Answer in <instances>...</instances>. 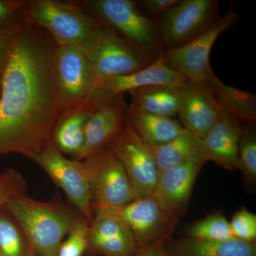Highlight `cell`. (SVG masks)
I'll list each match as a JSON object with an SVG mask.
<instances>
[{"label":"cell","instance_id":"1","mask_svg":"<svg viewBox=\"0 0 256 256\" xmlns=\"http://www.w3.org/2000/svg\"><path fill=\"white\" fill-rule=\"evenodd\" d=\"M57 46L46 30L28 20L16 36L0 95V156L34 160L52 142L67 110L56 73Z\"/></svg>","mask_w":256,"mask_h":256},{"label":"cell","instance_id":"2","mask_svg":"<svg viewBox=\"0 0 256 256\" xmlns=\"http://www.w3.org/2000/svg\"><path fill=\"white\" fill-rule=\"evenodd\" d=\"M42 256H58L62 240L84 218L78 212L60 204L37 201L20 195L3 206Z\"/></svg>","mask_w":256,"mask_h":256},{"label":"cell","instance_id":"3","mask_svg":"<svg viewBox=\"0 0 256 256\" xmlns=\"http://www.w3.org/2000/svg\"><path fill=\"white\" fill-rule=\"evenodd\" d=\"M86 10L101 23L118 32L148 56L156 60L162 54L156 23L146 18L132 0L82 2Z\"/></svg>","mask_w":256,"mask_h":256},{"label":"cell","instance_id":"4","mask_svg":"<svg viewBox=\"0 0 256 256\" xmlns=\"http://www.w3.org/2000/svg\"><path fill=\"white\" fill-rule=\"evenodd\" d=\"M22 12L28 22L46 30L58 46H82L102 24L72 2L24 1Z\"/></svg>","mask_w":256,"mask_h":256},{"label":"cell","instance_id":"5","mask_svg":"<svg viewBox=\"0 0 256 256\" xmlns=\"http://www.w3.org/2000/svg\"><path fill=\"white\" fill-rule=\"evenodd\" d=\"M82 48L98 78L101 80L133 73L156 60L133 46L114 30L101 24Z\"/></svg>","mask_w":256,"mask_h":256},{"label":"cell","instance_id":"6","mask_svg":"<svg viewBox=\"0 0 256 256\" xmlns=\"http://www.w3.org/2000/svg\"><path fill=\"white\" fill-rule=\"evenodd\" d=\"M218 0H178L156 22L163 50L190 43L220 18Z\"/></svg>","mask_w":256,"mask_h":256},{"label":"cell","instance_id":"7","mask_svg":"<svg viewBox=\"0 0 256 256\" xmlns=\"http://www.w3.org/2000/svg\"><path fill=\"white\" fill-rule=\"evenodd\" d=\"M86 172L92 207L117 208L134 200L124 166L108 148L82 161Z\"/></svg>","mask_w":256,"mask_h":256},{"label":"cell","instance_id":"8","mask_svg":"<svg viewBox=\"0 0 256 256\" xmlns=\"http://www.w3.org/2000/svg\"><path fill=\"white\" fill-rule=\"evenodd\" d=\"M238 20V14L230 6L224 16L190 43L174 50H163L162 56L164 63L190 82H205L212 70L210 56L216 41L224 32L234 28Z\"/></svg>","mask_w":256,"mask_h":256},{"label":"cell","instance_id":"9","mask_svg":"<svg viewBox=\"0 0 256 256\" xmlns=\"http://www.w3.org/2000/svg\"><path fill=\"white\" fill-rule=\"evenodd\" d=\"M117 217L131 230L138 247L144 248L172 238L180 220L168 214L152 196L134 198L117 208H96Z\"/></svg>","mask_w":256,"mask_h":256},{"label":"cell","instance_id":"10","mask_svg":"<svg viewBox=\"0 0 256 256\" xmlns=\"http://www.w3.org/2000/svg\"><path fill=\"white\" fill-rule=\"evenodd\" d=\"M106 148L124 166L134 198L150 196L160 176L152 150L128 124Z\"/></svg>","mask_w":256,"mask_h":256},{"label":"cell","instance_id":"11","mask_svg":"<svg viewBox=\"0 0 256 256\" xmlns=\"http://www.w3.org/2000/svg\"><path fill=\"white\" fill-rule=\"evenodd\" d=\"M33 161L46 172L63 190L82 216L92 224L94 217L92 196L82 162L65 158L53 142Z\"/></svg>","mask_w":256,"mask_h":256},{"label":"cell","instance_id":"12","mask_svg":"<svg viewBox=\"0 0 256 256\" xmlns=\"http://www.w3.org/2000/svg\"><path fill=\"white\" fill-rule=\"evenodd\" d=\"M57 80L66 110L90 102L98 92V78L82 46H57Z\"/></svg>","mask_w":256,"mask_h":256},{"label":"cell","instance_id":"13","mask_svg":"<svg viewBox=\"0 0 256 256\" xmlns=\"http://www.w3.org/2000/svg\"><path fill=\"white\" fill-rule=\"evenodd\" d=\"M128 110L124 95L102 96L88 120L84 146L75 160L86 159L108 146L126 127Z\"/></svg>","mask_w":256,"mask_h":256},{"label":"cell","instance_id":"14","mask_svg":"<svg viewBox=\"0 0 256 256\" xmlns=\"http://www.w3.org/2000/svg\"><path fill=\"white\" fill-rule=\"evenodd\" d=\"M207 162L201 156L160 174L151 196L168 214L178 220L190 204L194 185L198 173Z\"/></svg>","mask_w":256,"mask_h":256},{"label":"cell","instance_id":"15","mask_svg":"<svg viewBox=\"0 0 256 256\" xmlns=\"http://www.w3.org/2000/svg\"><path fill=\"white\" fill-rule=\"evenodd\" d=\"M222 114L206 82L188 80L181 87L178 116L185 129L203 139Z\"/></svg>","mask_w":256,"mask_h":256},{"label":"cell","instance_id":"16","mask_svg":"<svg viewBox=\"0 0 256 256\" xmlns=\"http://www.w3.org/2000/svg\"><path fill=\"white\" fill-rule=\"evenodd\" d=\"M89 226L88 246L108 256H132L137 242L127 226L117 217L101 210H94Z\"/></svg>","mask_w":256,"mask_h":256},{"label":"cell","instance_id":"17","mask_svg":"<svg viewBox=\"0 0 256 256\" xmlns=\"http://www.w3.org/2000/svg\"><path fill=\"white\" fill-rule=\"evenodd\" d=\"M186 82L183 75L166 65L161 54L150 65L138 72L100 80L98 90L104 96H116L152 86H182Z\"/></svg>","mask_w":256,"mask_h":256},{"label":"cell","instance_id":"18","mask_svg":"<svg viewBox=\"0 0 256 256\" xmlns=\"http://www.w3.org/2000/svg\"><path fill=\"white\" fill-rule=\"evenodd\" d=\"M242 130V122L223 111L222 117L202 139L207 162H214L228 171L238 170Z\"/></svg>","mask_w":256,"mask_h":256},{"label":"cell","instance_id":"19","mask_svg":"<svg viewBox=\"0 0 256 256\" xmlns=\"http://www.w3.org/2000/svg\"><path fill=\"white\" fill-rule=\"evenodd\" d=\"M168 256H256V242L237 238L210 240L184 237L164 242Z\"/></svg>","mask_w":256,"mask_h":256},{"label":"cell","instance_id":"20","mask_svg":"<svg viewBox=\"0 0 256 256\" xmlns=\"http://www.w3.org/2000/svg\"><path fill=\"white\" fill-rule=\"evenodd\" d=\"M102 96L96 94L90 102L68 109L57 122L54 131L52 142L63 153L76 158L84 143V133L88 120Z\"/></svg>","mask_w":256,"mask_h":256},{"label":"cell","instance_id":"21","mask_svg":"<svg viewBox=\"0 0 256 256\" xmlns=\"http://www.w3.org/2000/svg\"><path fill=\"white\" fill-rule=\"evenodd\" d=\"M127 124L152 149L172 140L184 130L176 118L148 114L129 106Z\"/></svg>","mask_w":256,"mask_h":256},{"label":"cell","instance_id":"22","mask_svg":"<svg viewBox=\"0 0 256 256\" xmlns=\"http://www.w3.org/2000/svg\"><path fill=\"white\" fill-rule=\"evenodd\" d=\"M205 82L224 112L236 118L242 124L256 122V96L224 84L213 70Z\"/></svg>","mask_w":256,"mask_h":256},{"label":"cell","instance_id":"23","mask_svg":"<svg viewBox=\"0 0 256 256\" xmlns=\"http://www.w3.org/2000/svg\"><path fill=\"white\" fill-rule=\"evenodd\" d=\"M181 87L152 86L130 92V107L148 114L175 118L180 107Z\"/></svg>","mask_w":256,"mask_h":256},{"label":"cell","instance_id":"24","mask_svg":"<svg viewBox=\"0 0 256 256\" xmlns=\"http://www.w3.org/2000/svg\"><path fill=\"white\" fill-rule=\"evenodd\" d=\"M152 150L160 174L197 156H204L206 158L202 138L185 128L172 140Z\"/></svg>","mask_w":256,"mask_h":256},{"label":"cell","instance_id":"25","mask_svg":"<svg viewBox=\"0 0 256 256\" xmlns=\"http://www.w3.org/2000/svg\"><path fill=\"white\" fill-rule=\"evenodd\" d=\"M238 170L242 172L247 188L256 184V122L242 124V134L238 150Z\"/></svg>","mask_w":256,"mask_h":256},{"label":"cell","instance_id":"26","mask_svg":"<svg viewBox=\"0 0 256 256\" xmlns=\"http://www.w3.org/2000/svg\"><path fill=\"white\" fill-rule=\"evenodd\" d=\"M188 236L210 240H230L234 238L229 220L222 214H212L194 222L188 229Z\"/></svg>","mask_w":256,"mask_h":256},{"label":"cell","instance_id":"27","mask_svg":"<svg viewBox=\"0 0 256 256\" xmlns=\"http://www.w3.org/2000/svg\"><path fill=\"white\" fill-rule=\"evenodd\" d=\"M26 18L22 12L16 18L8 22L0 24V95L5 68L16 36L26 24Z\"/></svg>","mask_w":256,"mask_h":256},{"label":"cell","instance_id":"28","mask_svg":"<svg viewBox=\"0 0 256 256\" xmlns=\"http://www.w3.org/2000/svg\"><path fill=\"white\" fill-rule=\"evenodd\" d=\"M22 239L18 227L8 216L0 213V252L2 256H22Z\"/></svg>","mask_w":256,"mask_h":256},{"label":"cell","instance_id":"29","mask_svg":"<svg viewBox=\"0 0 256 256\" xmlns=\"http://www.w3.org/2000/svg\"><path fill=\"white\" fill-rule=\"evenodd\" d=\"M90 224L82 218L68 233V238L60 245L58 256H82L88 246Z\"/></svg>","mask_w":256,"mask_h":256},{"label":"cell","instance_id":"30","mask_svg":"<svg viewBox=\"0 0 256 256\" xmlns=\"http://www.w3.org/2000/svg\"><path fill=\"white\" fill-rule=\"evenodd\" d=\"M26 184L18 170L10 168L0 174V208L15 197L24 194Z\"/></svg>","mask_w":256,"mask_h":256},{"label":"cell","instance_id":"31","mask_svg":"<svg viewBox=\"0 0 256 256\" xmlns=\"http://www.w3.org/2000/svg\"><path fill=\"white\" fill-rule=\"evenodd\" d=\"M234 238L248 242L256 239V215L247 208L237 210L229 220Z\"/></svg>","mask_w":256,"mask_h":256},{"label":"cell","instance_id":"32","mask_svg":"<svg viewBox=\"0 0 256 256\" xmlns=\"http://www.w3.org/2000/svg\"><path fill=\"white\" fill-rule=\"evenodd\" d=\"M178 0H138L136 1L139 10L146 18L156 22Z\"/></svg>","mask_w":256,"mask_h":256},{"label":"cell","instance_id":"33","mask_svg":"<svg viewBox=\"0 0 256 256\" xmlns=\"http://www.w3.org/2000/svg\"><path fill=\"white\" fill-rule=\"evenodd\" d=\"M24 1L0 0V24L8 22L22 13Z\"/></svg>","mask_w":256,"mask_h":256},{"label":"cell","instance_id":"34","mask_svg":"<svg viewBox=\"0 0 256 256\" xmlns=\"http://www.w3.org/2000/svg\"><path fill=\"white\" fill-rule=\"evenodd\" d=\"M132 256H168L164 246V242L144 248H139Z\"/></svg>","mask_w":256,"mask_h":256},{"label":"cell","instance_id":"35","mask_svg":"<svg viewBox=\"0 0 256 256\" xmlns=\"http://www.w3.org/2000/svg\"><path fill=\"white\" fill-rule=\"evenodd\" d=\"M0 256H2L1 252H0Z\"/></svg>","mask_w":256,"mask_h":256},{"label":"cell","instance_id":"36","mask_svg":"<svg viewBox=\"0 0 256 256\" xmlns=\"http://www.w3.org/2000/svg\"><path fill=\"white\" fill-rule=\"evenodd\" d=\"M30 256H34L33 255H32V254H31V255H30Z\"/></svg>","mask_w":256,"mask_h":256}]
</instances>
